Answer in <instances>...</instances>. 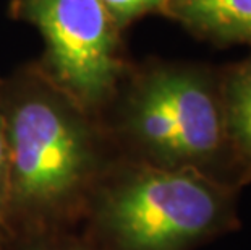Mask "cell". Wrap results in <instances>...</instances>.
Wrapping results in <instances>:
<instances>
[{
  "label": "cell",
  "instance_id": "6da1fadb",
  "mask_svg": "<svg viewBox=\"0 0 251 250\" xmlns=\"http://www.w3.org/2000/svg\"><path fill=\"white\" fill-rule=\"evenodd\" d=\"M8 187L2 231L8 237L76 231L114 159L91 115L54 84L3 91Z\"/></svg>",
  "mask_w": 251,
  "mask_h": 250
},
{
  "label": "cell",
  "instance_id": "7a4b0ae2",
  "mask_svg": "<svg viewBox=\"0 0 251 250\" xmlns=\"http://www.w3.org/2000/svg\"><path fill=\"white\" fill-rule=\"evenodd\" d=\"M238 200L202 174L114 158L76 231L99 250H196L240 229Z\"/></svg>",
  "mask_w": 251,
  "mask_h": 250
},
{
  "label": "cell",
  "instance_id": "3957f363",
  "mask_svg": "<svg viewBox=\"0 0 251 250\" xmlns=\"http://www.w3.org/2000/svg\"><path fill=\"white\" fill-rule=\"evenodd\" d=\"M119 158L202 174L242 190L251 171L228 137L222 83L183 68H156L126 88L112 122Z\"/></svg>",
  "mask_w": 251,
  "mask_h": 250
},
{
  "label": "cell",
  "instance_id": "277c9868",
  "mask_svg": "<svg viewBox=\"0 0 251 250\" xmlns=\"http://www.w3.org/2000/svg\"><path fill=\"white\" fill-rule=\"evenodd\" d=\"M47 44L54 86L88 114L114 98L120 65L110 15L100 0H23Z\"/></svg>",
  "mask_w": 251,
  "mask_h": 250
},
{
  "label": "cell",
  "instance_id": "5b68a950",
  "mask_svg": "<svg viewBox=\"0 0 251 250\" xmlns=\"http://www.w3.org/2000/svg\"><path fill=\"white\" fill-rule=\"evenodd\" d=\"M174 10L186 23L219 38L251 39V0H174Z\"/></svg>",
  "mask_w": 251,
  "mask_h": 250
},
{
  "label": "cell",
  "instance_id": "8992f818",
  "mask_svg": "<svg viewBox=\"0 0 251 250\" xmlns=\"http://www.w3.org/2000/svg\"><path fill=\"white\" fill-rule=\"evenodd\" d=\"M228 137L251 171V58L222 82Z\"/></svg>",
  "mask_w": 251,
  "mask_h": 250
},
{
  "label": "cell",
  "instance_id": "52a82bcc",
  "mask_svg": "<svg viewBox=\"0 0 251 250\" xmlns=\"http://www.w3.org/2000/svg\"><path fill=\"white\" fill-rule=\"evenodd\" d=\"M5 236V234H3ZM5 250H99L81 232L58 231L33 236H5Z\"/></svg>",
  "mask_w": 251,
  "mask_h": 250
},
{
  "label": "cell",
  "instance_id": "ba28073f",
  "mask_svg": "<svg viewBox=\"0 0 251 250\" xmlns=\"http://www.w3.org/2000/svg\"><path fill=\"white\" fill-rule=\"evenodd\" d=\"M7 187H8V145H7V127H5V111H3V89H0V231H2L3 226Z\"/></svg>",
  "mask_w": 251,
  "mask_h": 250
},
{
  "label": "cell",
  "instance_id": "9c48e42d",
  "mask_svg": "<svg viewBox=\"0 0 251 250\" xmlns=\"http://www.w3.org/2000/svg\"><path fill=\"white\" fill-rule=\"evenodd\" d=\"M112 18L126 21L146 10L161 5L164 0H100Z\"/></svg>",
  "mask_w": 251,
  "mask_h": 250
},
{
  "label": "cell",
  "instance_id": "30bf717a",
  "mask_svg": "<svg viewBox=\"0 0 251 250\" xmlns=\"http://www.w3.org/2000/svg\"><path fill=\"white\" fill-rule=\"evenodd\" d=\"M0 250H5V236H3V231H0Z\"/></svg>",
  "mask_w": 251,
  "mask_h": 250
}]
</instances>
